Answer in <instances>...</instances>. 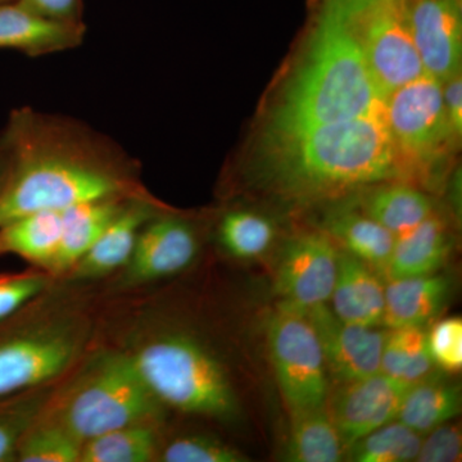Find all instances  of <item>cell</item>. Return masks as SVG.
I'll return each mask as SVG.
<instances>
[{"label":"cell","instance_id":"cell-1","mask_svg":"<svg viewBox=\"0 0 462 462\" xmlns=\"http://www.w3.org/2000/svg\"><path fill=\"white\" fill-rule=\"evenodd\" d=\"M0 144L11 157L0 226L32 212L148 193L138 161L75 118L17 109Z\"/></svg>","mask_w":462,"mask_h":462},{"label":"cell","instance_id":"cell-2","mask_svg":"<svg viewBox=\"0 0 462 462\" xmlns=\"http://www.w3.org/2000/svg\"><path fill=\"white\" fill-rule=\"evenodd\" d=\"M348 0H316L309 47L267 124L269 147L324 125L382 111Z\"/></svg>","mask_w":462,"mask_h":462},{"label":"cell","instance_id":"cell-3","mask_svg":"<svg viewBox=\"0 0 462 462\" xmlns=\"http://www.w3.org/2000/svg\"><path fill=\"white\" fill-rule=\"evenodd\" d=\"M267 180L291 199H333L357 188L404 181L384 108L324 125L269 149Z\"/></svg>","mask_w":462,"mask_h":462},{"label":"cell","instance_id":"cell-4","mask_svg":"<svg viewBox=\"0 0 462 462\" xmlns=\"http://www.w3.org/2000/svg\"><path fill=\"white\" fill-rule=\"evenodd\" d=\"M48 291L0 321V400L60 382L89 351L85 305Z\"/></svg>","mask_w":462,"mask_h":462},{"label":"cell","instance_id":"cell-5","mask_svg":"<svg viewBox=\"0 0 462 462\" xmlns=\"http://www.w3.org/2000/svg\"><path fill=\"white\" fill-rule=\"evenodd\" d=\"M42 413L84 443L127 425L163 424L167 410L124 348H98L57 383Z\"/></svg>","mask_w":462,"mask_h":462},{"label":"cell","instance_id":"cell-6","mask_svg":"<svg viewBox=\"0 0 462 462\" xmlns=\"http://www.w3.org/2000/svg\"><path fill=\"white\" fill-rule=\"evenodd\" d=\"M121 348L166 410L217 421L238 418L229 373L199 337L175 328L144 327Z\"/></svg>","mask_w":462,"mask_h":462},{"label":"cell","instance_id":"cell-7","mask_svg":"<svg viewBox=\"0 0 462 462\" xmlns=\"http://www.w3.org/2000/svg\"><path fill=\"white\" fill-rule=\"evenodd\" d=\"M384 114L403 180L410 184L425 180L457 147L443 106L442 83L430 75L388 94Z\"/></svg>","mask_w":462,"mask_h":462},{"label":"cell","instance_id":"cell-8","mask_svg":"<svg viewBox=\"0 0 462 462\" xmlns=\"http://www.w3.org/2000/svg\"><path fill=\"white\" fill-rule=\"evenodd\" d=\"M266 342L289 413L327 406L329 373L320 340L306 315L279 303L266 320Z\"/></svg>","mask_w":462,"mask_h":462},{"label":"cell","instance_id":"cell-9","mask_svg":"<svg viewBox=\"0 0 462 462\" xmlns=\"http://www.w3.org/2000/svg\"><path fill=\"white\" fill-rule=\"evenodd\" d=\"M367 66L384 98L425 74L410 26L409 0H348Z\"/></svg>","mask_w":462,"mask_h":462},{"label":"cell","instance_id":"cell-10","mask_svg":"<svg viewBox=\"0 0 462 462\" xmlns=\"http://www.w3.org/2000/svg\"><path fill=\"white\" fill-rule=\"evenodd\" d=\"M199 254L196 226L184 216L165 207L143 227L132 258L115 275V287H144L179 275L196 261Z\"/></svg>","mask_w":462,"mask_h":462},{"label":"cell","instance_id":"cell-11","mask_svg":"<svg viewBox=\"0 0 462 462\" xmlns=\"http://www.w3.org/2000/svg\"><path fill=\"white\" fill-rule=\"evenodd\" d=\"M339 251L325 231H309L289 240L273 276L279 303L303 311L329 302Z\"/></svg>","mask_w":462,"mask_h":462},{"label":"cell","instance_id":"cell-12","mask_svg":"<svg viewBox=\"0 0 462 462\" xmlns=\"http://www.w3.org/2000/svg\"><path fill=\"white\" fill-rule=\"evenodd\" d=\"M327 407L346 449L354 443L397 420L401 403L410 385L382 373L339 383Z\"/></svg>","mask_w":462,"mask_h":462},{"label":"cell","instance_id":"cell-13","mask_svg":"<svg viewBox=\"0 0 462 462\" xmlns=\"http://www.w3.org/2000/svg\"><path fill=\"white\" fill-rule=\"evenodd\" d=\"M318 334L328 373L338 383L380 373V358L387 330L340 320L325 305L303 310Z\"/></svg>","mask_w":462,"mask_h":462},{"label":"cell","instance_id":"cell-14","mask_svg":"<svg viewBox=\"0 0 462 462\" xmlns=\"http://www.w3.org/2000/svg\"><path fill=\"white\" fill-rule=\"evenodd\" d=\"M409 14L425 74L443 83L461 72L462 0H409Z\"/></svg>","mask_w":462,"mask_h":462},{"label":"cell","instance_id":"cell-15","mask_svg":"<svg viewBox=\"0 0 462 462\" xmlns=\"http://www.w3.org/2000/svg\"><path fill=\"white\" fill-rule=\"evenodd\" d=\"M165 207L149 191L133 197L63 279L87 282L117 275L132 258L144 225Z\"/></svg>","mask_w":462,"mask_h":462},{"label":"cell","instance_id":"cell-16","mask_svg":"<svg viewBox=\"0 0 462 462\" xmlns=\"http://www.w3.org/2000/svg\"><path fill=\"white\" fill-rule=\"evenodd\" d=\"M87 25L56 23L38 16L16 0L0 5V51L36 58L80 47Z\"/></svg>","mask_w":462,"mask_h":462},{"label":"cell","instance_id":"cell-17","mask_svg":"<svg viewBox=\"0 0 462 462\" xmlns=\"http://www.w3.org/2000/svg\"><path fill=\"white\" fill-rule=\"evenodd\" d=\"M330 300L331 310L340 320L363 327H380L384 318V279L370 264L340 249Z\"/></svg>","mask_w":462,"mask_h":462},{"label":"cell","instance_id":"cell-18","mask_svg":"<svg viewBox=\"0 0 462 462\" xmlns=\"http://www.w3.org/2000/svg\"><path fill=\"white\" fill-rule=\"evenodd\" d=\"M451 282L445 275L388 279L383 325L387 329L424 327L445 307Z\"/></svg>","mask_w":462,"mask_h":462},{"label":"cell","instance_id":"cell-19","mask_svg":"<svg viewBox=\"0 0 462 462\" xmlns=\"http://www.w3.org/2000/svg\"><path fill=\"white\" fill-rule=\"evenodd\" d=\"M452 251L445 220L434 212L418 226L396 236L383 273L385 279L436 273Z\"/></svg>","mask_w":462,"mask_h":462},{"label":"cell","instance_id":"cell-20","mask_svg":"<svg viewBox=\"0 0 462 462\" xmlns=\"http://www.w3.org/2000/svg\"><path fill=\"white\" fill-rule=\"evenodd\" d=\"M132 199L91 200L62 209V234L50 270L51 278H63Z\"/></svg>","mask_w":462,"mask_h":462},{"label":"cell","instance_id":"cell-21","mask_svg":"<svg viewBox=\"0 0 462 462\" xmlns=\"http://www.w3.org/2000/svg\"><path fill=\"white\" fill-rule=\"evenodd\" d=\"M324 231L337 245L383 273L396 236L358 206L339 207L327 215Z\"/></svg>","mask_w":462,"mask_h":462},{"label":"cell","instance_id":"cell-22","mask_svg":"<svg viewBox=\"0 0 462 462\" xmlns=\"http://www.w3.org/2000/svg\"><path fill=\"white\" fill-rule=\"evenodd\" d=\"M60 234L62 209L21 216L0 226V254H14L50 275Z\"/></svg>","mask_w":462,"mask_h":462},{"label":"cell","instance_id":"cell-23","mask_svg":"<svg viewBox=\"0 0 462 462\" xmlns=\"http://www.w3.org/2000/svg\"><path fill=\"white\" fill-rule=\"evenodd\" d=\"M461 407L460 384L431 373L407 389L397 420L422 436L454 420Z\"/></svg>","mask_w":462,"mask_h":462},{"label":"cell","instance_id":"cell-24","mask_svg":"<svg viewBox=\"0 0 462 462\" xmlns=\"http://www.w3.org/2000/svg\"><path fill=\"white\" fill-rule=\"evenodd\" d=\"M373 187L361 199V209L394 236L413 229L436 212L433 200L410 182L387 181Z\"/></svg>","mask_w":462,"mask_h":462},{"label":"cell","instance_id":"cell-25","mask_svg":"<svg viewBox=\"0 0 462 462\" xmlns=\"http://www.w3.org/2000/svg\"><path fill=\"white\" fill-rule=\"evenodd\" d=\"M284 458L293 462H338L346 447L327 406L291 415Z\"/></svg>","mask_w":462,"mask_h":462},{"label":"cell","instance_id":"cell-26","mask_svg":"<svg viewBox=\"0 0 462 462\" xmlns=\"http://www.w3.org/2000/svg\"><path fill=\"white\" fill-rule=\"evenodd\" d=\"M162 422L127 425L84 442L80 462L157 461L162 445Z\"/></svg>","mask_w":462,"mask_h":462},{"label":"cell","instance_id":"cell-27","mask_svg":"<svg viewBox=\"0 0 462 462\" xmlns=\"http://www.w3.org/2000/svg\"><path fill=\"white\" fill-rule=\"evenodd\" d=\"M433 367L424 327L387 329L380 358V373L413 384L430 375Z\"/></svg>","mask_w":462,"mask_h":462},{"label":"cell","instance_id":"cell-28","mask_svg":"<svg viewBox=\"0 0 462 462\" xmlns=\"http://www.w3.org/2000/svg\"><path fill=\"white\" fill-rule=\"evenodd\" d=\"M216 236L225 254L249 261L263 256L272 248L276 229L266 216L251 209L234 208L221 216Z\"/></svg>","mask_w":462,"mask_h":462},{"label":"cell","instance_id":"cell-29","mask_svg":"<svg viewBox=\"0 0 462 462\" xmlns=\"http://www.w3.org/2000/svg\"><path fill=\"white\" fill-rule=\"evenodd\" d=\"M84 443L41 413L21 438L14 462H80Z\"/></svg>","mask_w":462,"mask_h":462},{"label":"cell","instance_id":"cell-30","mask_svg":"<svg viewBox=\"0 0 462 462\" xmlns=\"http://www.w3.org/2000/svg\"><path fill=\"white\" fill-rule=\"evenodd\" d=\"M420 443L421 434L394 420L361 438L346 451L356 462H409L416 460Z\"/></svg>","mask_w":462,"mask_h":462},{"label":"cell","instance_id":"cell-31","mask_svg":"<svg viewBox=\"0 0 462 462\" xmlns=\"http://www.w3.org/2000/svg\"><path fill=\"white\" fill-rule=\"evenodd\" d=\"M57 383L0 400V462L14 461L21 438L41 415Z\"/></svg>","mask_w":462,"mask_h":462},{"label":"cell","instance_id":"cell-32","mask_svg":"<svg viewBox=\"0 0 462 462\" xmlns=\"http://www.w3.org/2000/svg\"><path fill=\"white\" fill-rule=\"evenodd\" d=\"M157 461L162 462H245L248 457L236 447L208 434L191 433L163 438Z\"/></svg>","mask_w":462,"mask_h":462},{"label":"cell","instance_id":"cell-33","mask_svg":"<svg viewBox=\"0 0 462 462\" xmlns=\"http://www.w3.org/2000/svg\"><path fill=\"white\" fill-rule=\"evenodd\" d=\"M53 281L47 273L0 275V321L16 314L51 288Z\"/></svg>","mask_w":462,"mask_h":462},{"label":"cell","instance_id":"cell-34","mask_svg":"<svg viewBox=\"0 0 462 462\" xmlns=\"http://www.w3.org/2000/svg\"><path fill=\"white\" fill-rule=\"evenodd\" d=\"M428 346L434 366L446 374L462 367V320L457 316L438 321L428 333Z\"/></svg>","mask_w":462,"mask_h":462},{"label":"cell","instance_id":"cell-35","mask_svg":"<svg viewBox=\"0 0 462 462\" xmlns=\"http://www.w3.org/2000/svg\"><path fill=\"white\" fill-rule=\"evenodd\" d=\"M421 438L420 448L416 456L419 462H456L461 460L462 436L458 425L451 421L428 431Z\"/></svg>","mask_w":462,"mask_h":462},{"label":"cell","instance_id":"cell-36","mask_svg":"<svg viewBox=\"0 0 462 462\" xmlns=\"http://www.w3.org/2000/svg\"><path fill=\"white\" fill-rule=\"evenodd\" d=\"M38 16L56 23L80 25L84 21V0H16Z\"/></svg>","mask_w":462,"mask_h":462},{"label":"cell","instance_id":"cell-37","mask_svg":"<svg viewBox=\"0 0 462 462\" xmlns=\"http://www.w3.org/2000/svg\"><path fill=\"white\" fill-rule=\"evenodd\" d=\"M442 98L447 120L460 141L462 134V76L461 72L442 83Z\"/></svg>","mask_w":462,"mask_h":462},{"label":"cell","instance_id":"cell-38","mask_svg":"<svg viewBox=\"0 0 462 462\" xmlns=\"http://www.w3.org/2000/svg\"><path fill=\"white\" fill-rule=\"evenodd\" d=\"M9 171H11V157H9L7 148L0 144V196L7 185Z\"/></svg>","mask_w":462,"mask_h":462},{"label":"cell","instance_id":"cell-39","mask_svg":"<svg viewBox=\"0 0 462 462\" xmlns=\"http://www.w3.org/2000/svg\"><path fill=\"white\" fill-rule=\"evenodd\" d=\"M7 2H12V0H0V5H2V3H7Z\"/></svg>","mask_w":462,"mask_h":462}]
</instances>
